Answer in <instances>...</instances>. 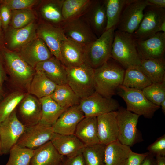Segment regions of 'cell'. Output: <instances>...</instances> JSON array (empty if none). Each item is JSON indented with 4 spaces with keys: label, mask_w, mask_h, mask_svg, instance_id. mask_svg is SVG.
I'll use <instances>...</instances> for the list:
<instances>
[{
    "label": "cell",
    "mask_w": 165,
    "mask_h": 165,
    "mask_svg": "<svg viewBox=\"0 0 165 165\" xmlns=\"http://www.w3.org/2000/svg\"><path fill=\"white\" fill-rule=\"evenodd\" d=\"M125 69L111 57L94 69L96 92L102 96L112 97L123 85Z\"/></svg>",
    "instance_id": "6da1fadb"
},
{
    "label": "cell",
    "mask_w": 165,
    "mask_h": 165,
    "mask_svg": "<svg viewBox=\"0 0 165 165\" xmlns=\"http://www.w3.org/2000/svg\"><path fill=\"white\" fill-rule=\"evenodd\" d=\"M137 40L133 34L115 31L111 58L125 70L140 64L141 59L137 50Z\"/></svg>",
    "instance_id": "7a4b0ae2"
},
{
    "label": "cell",
    "mask_w": 165,
    "mask_h": 165,
    "mask_svg": "<svg viewBox=\"0 0 165 165\" xmlns=\"http://www.w3.org/2000/svg\"><path fill=\"white\" fill-rule=\"evenodd\" d=\"M116 28L104 32L97 39L85 46L84 63L95 69L111 57Z\"/></svg>",
    "instance_id": "3957f363"
},
{
    "label": "cell",
    "mask_w": 165,
    "mask_h": 165,
    "mask_svg": "<svg viewBox=\"0 0 165 165\" xmlns=\"http://www.w3.org/2000/svg\"><path fill=\"white\" fill-rule=\"evenodd\" d=\"M66 68L67 84L80 99L95 92L93 69L85 63Z\"/></svg>",
    "instance_id": "277c9868"
},
{
    "label": "cell",
    "mask_w": 165,
    "mask_h": 165,
    "mask_svg": "<svg viewBox=\"0 0 165 165\" xmlns=\"http://www.w3.org/2000/svg\"><path fill=\"white\" fill-rule=\"evenodd\" d=\"M1 50L6 67L13 82L20 87L28 90L35 69L15 51L4 48Z\"/></svg>",
    "instance_id": "5b68a950"
},
{
    "label": "cell",
    "mask_w": 165,
    "mask_h": 165,
    "mask_svg": "<svg viewBox=\"0 0 165 165\" xmlns=\"http://www.w3.org/2000/svg\"><path fill=\"white\" fill-rule=\"evenodd\" d=\"M116 94L125 102L127 110L146 118H152L155 113L160 108V106L149 101L142 90L122 85L119 87Z\"/></svg>",
    "instance_id": "8992f818"
},
{
    "label": "cell",
    "mask_w": 165,
    "mask_h": 165,
    "mask_svg": "<svg viewBox=\"0 0 165 165\" xmlns=\"http://www.w3.org/2000/svg\"><path fill=\"white\" fill-rule=\"evenodd\" d=\"M139 117L122 107L117 111L118 140L122 144L130 147L138 141L140 135L137 124Z\"/></svg>",
    "instance_id": "52a82bcc"
},
{
    "label": "cell",
    "mask_w": 165,
    "mask_h": 165,
    "mask_svg": "<svg viewBox=\"0 0 165 165\" xmlns=\"http://www.w3.org/2000/svg\"><path fill=\"white\" fill-rule=\"evenodd\" d=\"M148 6L147 0H129L121 13L116 30L133 34L138 29Z\"/></svg>",
    "instance_id": "ba28073f"
},
{
    "label": "cell",
    "mask_w": 165,
    "mask_h": 165,
    "mask_svg": "<svg viewBox=\"0 0 165 165\" xmlns=\"http://www.w3.org/2000/svg\"><path fill=\"white\" fill-rule=\"evenodd\" d=\"M79 105L85 117H97L116 111L120 107L116 100L104 97L96 91L89 96L81 99Z\"/></svg>",
    "instance_id": "9c48e42d"
},
{
    "label": "cell",
    "mask_w": 165,
    "mask_h": 165,
    "mask_svg": "<svg viewBox=\"0 0 165 165\" xmlns=\"http://www.w3.org/2000/svg\"><path fill=\"white\" fill-rule=\"evenodd\" d=\"M15 109L0 123L1 155L9 153L10 149L16 144L26 129V127L18 119Z\"/></svg>",
    "instance_id": "30bf717a"
},
{
    "label": "cell",
    "mask_w": 165,
    "mask_h": 165,
    "mask_svg": "<svg viewBox=\"0 0 165 165\" xmlns=\"http://www.w3.org/2000/svg\"><path fill=\"white\" fill-rule=\"evenodd\" d=\"M164 21L165 9L148 6L138 28L133 34L138 40L146 39L158 32L160 25Z\"/></svg>",
    "instance_id": "8fae6325"
},
{
    "label": "cell",
    "mask_w": 165,
    "mask_h": 165,
    "mask_svg": "<svg viewBox=\"0 0 165 165\" xmlns=\"http://www.w3.org/2000/svg\"><path fill=\"white\" fill-rule=\"evenodd\" d=\"M52 126L40 122L26 127L16 145L20 147L35 150L51 140L55 134Z\"/></svg>",
    "instance_id": "7c38bea8"
},
{
    "label": "cell",
    "mask_w": 165,
    "mask_h": 165,
    "mask_svg": "<svg viewBox=\"0 0 165 165\" xmlns=\"http://www.w3.org/2000/svg\"><path fill=\"white\" fill-rule=\"evenodd\" d=\"M60 27L67 38L85 46L97 38L82 17L65 21Z\"/></svg>",
    "instance_id": "4fadbf2b"
},
{
    "label": "cell",
    "mask_w": 165,
    "mask_h": 165,
    "mask_svg": "<svg viewBox=\"0 0 165 165\" xmlns=\"http://www.w3.org/2000/svg\"><path fill=\"white\" fill-rule=\"evenodd\" d=\"M36 32L37 37L44 42L53 55L61 62V45L67 38L61 27L42 23L37 27Z\"/></svg>",
    "instance_id": "5bb4252c"
},
{
    "label": "cell",
    "mask_w": 165,
    "mask_h": 165,
    "mask_svg": "<svg viewBox=\"0 0 165 165\" xmlns=\"http://www.w3.org/2000/svg\"><path fill=\"white\" fill-rule=\"evenodd\" d=\"M17 107V112L16 111L17 116L25 127L33 126L40 122L42 106L39 99L37 97L27 93Z\"/></svg>",
    "instance_id": "9a60e30c"
},
{
    "label": "cell",
    "mask_w": 165,
    "mask_h": 165,
    "mask_svg": "<svg viewBox=\"0 0 165 165\" xmlns=\"http://www.w3.org/2000/svg\"><path fill=\"white\" fill-rule=\"evenodd\" d=\"M15 52L34 68L38 63L53 56L44 42L37 37Z\"/></svg>",
    "instance_id": "2e32d148"
},
{
    "label": "cell",
    "mask_w": 165,
    "mask_h": 165,
    "mask_svg": "<svg viewBox=\"0 0 165 165\" xmlns=\"http://www.w3.org/2000/svg\"><path fill=\"white\" fill-rule=\"evenodd\" d=\"M137 48L141 60L164 58L165 33L157 32L144 40L137 39Z\"/></svg>",
    "instance_id": "e0dca14e"
},
{
    "label": "cell",
    "mask_w": 165,
    "mask_h": 165,
    "mask_svg": "<svg viewBox=\"0 0 165 165\" xmlns=\"http://www.w3.org/2000/svg\"><path fill=\"white\" fill-rule=\"evenodd\" d=\"M79 105L65 109L52 126L54 132L62 135L75 134L77 126L85 117Z\"/></svg>",
    "instance_id": "ac0fdd59"
},
{
    "label": "cell",
    "mask_w": 165,
    "mask_h": 165,
    "mask_svg": "<svg viewBox=\"0 0 165 165\" xmlns=\"http://www.w3.org/2000/svg\"><path fill=\"white\" fill-rule=\"evenodd\" d=\"M81 17L89 24L97 38L105 31L107 19L103 0H92Z\"/></svg>",
    "instance_id": "d6986e66"
},
{
    "label": "cell",
    "mask_w": 165,
    "mask_h": 165,
    "mask_svg": "<svg viewBox=\"0 0 165 165\" xmlns=\"http://www.w3.org/2000/svg\"><path fill=\"white\" fill-rule=\"evenodd\" d=\"M116 115L117 111L97 116L100 143L107 145L118 140L119 130Z\"/></svg>",
    "instance_id": "ffe728a7"
},
{
    "label": "cell",
    "mask_w": 165,
    "mask_h": 165,
    "mask_svg": "<svg viewBox=\"0 0 165 165\" xmlns=\"http://www.w3.org/2000/svg\"><path fill=\"white\" fill-rule=\"evenodd\" d=\"M37 27L34 22L19 29L9 28L7 35L6 43L9 49L15 51L37 37Z\"/></svg>",
    "instance_id": "44dd1931"
},
{
    "label": "cell",
    "mask_w": 165,
    "mask_h": 165,
    "mask_svg": "<svg viewBox=\"0 0 165 165\" xmlns=\"http://www.w3.org/2000/svg\"><path fill=\"white\" fill-rule=\"evenodd\" d=\"M85 46L68 38L61 48V62L66 68L76 67L85 62Z\"/></svg>",
    "instance_id": "7402d4cb"
},
{
    "label": "cell",
    "mask_w": 165,
    "mask_h": 165,
    "mask_svg": "<svg viewBox=\"0 0 165 165\" xmlns=\"http://www.w3.org/2000/svg\"><path fill=\"white\" fill-rule=\"evenodd\" d=\"M50 141L59 154L66 157L82 153L85 146L75 134L55 133Z\"/></svg>",
    "instance_id": "603a6c76"
},
{
    "label": "cell",
    "mask_w": 165,
    "mask_h": 165,
    "mask_svg": "<svg viewBox=\"0 0 165 165\" xmlns=\"http://www.w3.org/2000/svg\"><path fill=\"white\" fill-rule=\"evenodd\" d=\"M35 69L42 72L57 85L67 84L66 67L53 56L38 63Z\"/></svg>",
    "instance_id": "cb8c5ba5"
},
{
    "label": "cell",
    "mask_w": 165,
    "mask_h": 165,
    "mask_svg": "<svg viewBox=\"0 0 165 165\" xmlns=\"http://www.w3.org/2000/svg\"><path fill=\"white\" fill-rule=\"evenodd\" d=\"M75 134L85 145L100 143L97 129V117H85L78 123Z\"/></svg>",
    "instance_id": "d4e9b609"
},
{
    "label": "cell",
    "mask_w": 165,
    "mask_h": 165,
    "mask_svg": "<svg viewBox=\"0 0 165 165\" xmlns=\"http://www.w3.org/2000/svg\"><path fill=\"white\" fill-rule=\"evenodd\" d=\"M64 157L50 141L34 150L30 165H60Z\"/></svg>",
    "instance_id": "484cf974"
},
{
    "label": "cell",
    "mask_w": 165,
    "mask_h": 165,
    "mask_svg": "<svg viewBox=\"0 0 165 165\" xmlns=\"http://www.w3.org/2000/svg\"><path fill=\"white\" fill-rule=\"evenodd\" d=\"M57 86L42 72L35 70L28 90V93L39 99L51 95Z\"/></svg>",
    "instance_id": "4316f807"
},
{
    "label": "cell",
    "mask_w": 165,
    "mask_h": 165,
    "mask_svg": "<svg viewBox=\"0 0 165 165\" xmlns=\"http://www.w3.org/2000/svg\"><path fill=\"white\" fill-rule=\"evenodd\" d=\"M130 147L122 144L117 140L106 145L105 165H125Z\"/></svg>",
    "instance_id": "83f0119b"
},
{
    "label": "cell",
    "mask_w": 165,
    "mask_h": 165,
    "mask_svg": "<svg viewBox=\"0 0 165 165\" xmlns=\"http://www.w3.org/2000/svg\"><path fill=\"white\" fill-rule=\"evenodd\" d=\"M138 66L152 83H160L165 79V58L141 59Z\"/></svg>",
    "instance_id": "f1b7e54d"
},
{
    "label": "cell",
    "mask_w": 165,
    "mask_h": 165,
    "mask_svg": "<svg viewBox=\"0 0 165 165\" xmlns=\"http://www.w3.org/2000/svg\"><path fill=\"white\" fill-rule=\"evenodd\" d=\"M41 104L42 113L40 123L52 126L66 109L62 108L50 96L39 99Z\"/></svg>",
    "instance_id": "f546056e"
},
{
    "label": "cell",
    "mask_w": 165,
    "mask_h": 165,
    "mask_svg": "<svg viewBox=\"0 0 165 165\" xmlns=\"http://www.w3.org/2000/svg\"><path fill=\"white\" fill-rule=\"evenodd\" d=\"M50 96L65 109L79 105L81 99L67 84L57 85L55 90Z\"/></svg>",
    "instance_id": "4dcf8cb0"
},
{
    "label": "cell",
    "mask_w": 165,
    "mask_h": 165,
    "mask_svg": "<svg viewBox=\"0 0 165 165\" xmlns=\"http://www.w3.org/2000/svg\"><path fill=\"white\" fill-rule=\"evenodd\" d=\"M152 83L138 66H131L125 70L123 86L142 90Z\"/></svg>",
    "instance_id": "1f68e13d"
},
{
    "label": "cell",
    "mask_w": 165,
    "mask_h": 165,
    "mask_svg": "<svg viewBox=\"0 0 165 165\" xmlns=\"http://www.w3.org/2000/svg\"><path fill=\"white\" fill-rule=\"evenodd\" d=\"M64 0L46 1L41 9L42 16L50 24L60 27L64 21L62 14Z\"/></svg>",
    "instance_id": "d6a6232c"
},
{
    "label": "cell",
    "mask_w": 165,
    "mask_h": 165,
    "mask_svg": "<svg viewBox=\"0 0 165 165\" xmlns=\"http://www.w3.org/2000/svg\"><path fill=\"white\" fill-rule=\"evenodd\" d=\"M92 0H64L62 14L64 21L81 17L90 6Z\"/></svg>",
    "instance_id": "836d02e7"
},
{
    "label": "cell",
    "mask_w": 165,
    "mask_h": 165,
    "mask_svg": "<svg viewBox=\"0 0 165 165\" xmlns=\"http://www.w3.org/2000/svg\"><path fill=\"white\" fill-rule=\"evenodd\" d=\"M107 23L106 30L116 26L122 12L129 0H104ZM105 30V31H106Z\"/></svg>",
    "instance_id": "e575fe53"
},
{
    "label": "cell",
    "mask_w": 165,
    "mask_h": 165,
    "mask_svg": "<svg viewBox=\"0 0 165 165\" xmlns=\"http://www.w3.org/2000/svg\"><path fill=\"white\" fill-rule=\"evenodd\" d=\"M106 145L99 143L85 145L82 154L86 165H105V153Z\"/></svg>",
    "instance_id": "d590c367"
},
{
    "label": "cell",
    "mask_w": 165,
    "mask_h": 165,
    "mask_svg": "<svg viewBox=\"0 0 165 165\" xmlns=\"http://www.w3.org/2000/svg\"><path fill=\"white\" fill-rule=\"evenodd\" d=\"M26 94L19 91L13 92L0 103V123L16 109Z\"/></svg>",
    "instance_id": "8d00e7d4"
},
{
    "label": "cell",
    "mask_w": 165,
    "mask_h": 165,
    "mask_svg": "<svg viewBox=\"0 0 165 165\" xmlns=\"http://www.w3.org/2000/svg\"><path fill=\"white\" fill-rule=\"evenodd\" d=\"M34 151L16 144L10 149L9 158L5 165H30Z\"/></svg>",
    "instance_id": "74e56055"
},
{
    "label": "cell",
    "mask_w": 165,
    "mask_h": 165,
    "mask_svg": "<svg viewBox=\"0 0 165 165\" xmlns=\"http://www.w3.org/2000/svg\"><path fill=\"white\" fill-rule=\"evenodd\" d=\"M142 90L149 101L160 106L161 102L165 99V79L160 83H152Z\"/></svg>",
    "instance_id": "f35d334b"
},
{
    "label": "cell",
    "mask_w": 165,
    "mask_h": 165,
    "mask_svg": "<svg viewBox=\"0 0 165 165\" xmlns=\"http://www.w3.org/2000/svg\"><path fill=\"white\" fill-rule=\"evenodd\" d=\"M35 18L33 11L30 8L11 11L12 27L15 29L24 27L33 22Z\"/></svg>",
    "instance_id": "ab89813d"
},
{
    "label": "cell",
    "mask_w": 165,
    "mask_h": 165,
    "mask_svg": "<svg viewBox=\"0 0 165 165\" xmlns=\"http://www.w3.org/2000/svg\"><path fill=\"white\" fill-rule=\"evenodd\" d=\"M38 1L35 0H5L3 2L13 11L29 9Z\"/></svg>",
    "instance_id": "60d3db41"
},
{
    "label": "cell",
    "mask_w": 165,
    "mask_h": 165,
    "mask_svg": "<svg viewBox=\"0 0 165 165\" xmlns=\"http://www.w3.org/2000/svg\"><path fill=\"white\" fill-rule=\"evenodd\" d=\"M148 152L154 156H165V134L158 138L147 148Z\"/></svg>",
    "instance_id": "b9f144b4"
},
{
    "label": "cell",
    "mask_w": 165,
    "mask_h": 165,
    "mask_svg": "<svg viewBox=\"0 0 165 165\" xmlns=\"http://www.w3.org/2000/svg\"><path fill=\"white\" fill-rule=\"evenodd\" d=\"M148 154L146 152L139 153L133 152H130L125 165H141Z\"/></svg>",
    "instance_id": "7bdbcfd3"
},
{
    "label": "cell",
    "mask_w": 165,
    "mask_h": 165,
    "mask_svg": "<svg viewBox=\"0 0 165 165\" xmlns=\"http://www.w3.org/2000/svg\"><path fill=\"white\" fill-rule=\"evenodd\" d=\"M11 17V10L6 5L3 3L0 7V19L4 29L7 28Z\"/></svg>",
    "instance_id": "ee69618b"
},
{
    "label": "cell",
    "mask_w": 165,
    "mask_h": 165,
    "mask_svg": "<svg viewBox=\"0 0 165 165\" xmlns=\"http://www.w3.org/2000/svg\"><path fill=\"white\" fill-rule=\"evenodd\" d=\"M60 165H86L82 153L63 158Z\"/></svg>",
    "instance_id": "f6af8a7d"
},
{
    "label": "cell",
    "mask_w": 165,
    "mask_h": 165,
    "mask_svg": "<svg viewBox=\"0 0 165 165\" xmlns=\"http://www.w3.org/2000/svg\"><path fill=\"white\" fill-rule=\"evenodd\" d=\"M141 165H157L155 157L148 152Z\"/></svg>",
    "instance_id": "bcb514c9"
},
{
    "label": "cell",
    "mask_w": 165,
    "mask_h": 165,
    "mask_svg": "<svg viewBox=\"0 0 165 165\" xmlns=\"http://www.w3.org/2000/svg\"><path fill=\"white\" fill-rule=\"evenodd\" d=\"M148 6L158 8H165V0H147Z\"/></svg>",
    "instance_id": "7dc6e473"
},
{
    "label": "cell",
    "mask_w": 165,
    "mask_h": 165,
    "mask_svg": "<svg viewBox=\"0 0 165 165\" xmlns=\"http://www.w3.org/2000/svg\"><path fill=\"white\" fill-rule=\"evenodd\" d=\"M5 76V72L1 58L0 57V86L3 82Z\"/></svg>",
    "instance_id": "c3c4849f"
},
{
    "label": "cell",
    "mask_w": 165,
    "mask_h": 165,
    "mask_svg": "<svg viewBox=\"0 0 165 165\" xmlns=\"http://www.w3.org/2000/svg\"><path fill=\"white\" fill-rule=\"evenodd\" d=\"M155 157L157 165H165V156L157 155Z\"/></svg>",
    "instance_id": "681fc988"
},
{
    "label": "cell",
    "mask_w": 165,
    "mask_h": 165,
    "mask_svg": "<svg viewBox=\"0 0 165 165\" xmlns=\"http://www.w3.org/2000/svg\"><path fill=\"white\" fill-rule=\"evenodd\" d=\"M160 32L165 33V21L163 22L160 25L159 29V32Z\"/></svg>",
    "instance_id": "f907efd6"
},
{
    "label": "cell",
    "mask_w": 165,
    "mask_h": 165,
    "mask_svg": "<svg viewBox=\"0 0 165 165\" xmlns=\"http://www.w3.org/2000/svg\"><path fill=\"white\" fill-rule=\"evenodd\" d=\"M163 113L165 114V99L163 100L161 103L160 105Z\"/></svg>",
    "instance_id": "816d5d0a"
},
{
    "label": "cell",
    "mask_w": 165,
    "mask_h": 165,
    "mask_svg": "<svg viewBox=\"0 0 165 165\" xmlns=\"http://www.w3.org/2000/svg\"><path fill=\"white\" fill-rule=\"evenodd\" d=\"M2 41L1 38L0 37V50H1L3 48L2 47Z\"/></svg>",
    "instance_id": "f5cc1de1"
},
{
    "label": "cell",
    "mask_w": 165,
    "mask_h": 165,
    "mask_svg": "<svg viewBox=\"0 0 165 165\" xmlns=\"http://www.w3.org/2000/svg\"><path fill=\"white\" fill-rule=\"evenodd\" d=\"M1 146H2L1 142V138L0 137V155H1Z\"/></svg>",
    "instance_id": "db71d44e"
},
{
    "label": "cell",
    "mask_w": 165,
    "mask_h": 165,
    "mask_svg": "<svg viewBox=\"0 0 165 165\" xmlns=\"http://www.w3.org/2000/svg\"><path fill=\"white\" fill-rule=\"evenodd\" d=\"M2 24L1 20H0V34H1V27Z\"/></svg>",
    "instance_id": "11a10c76"
},
{
    "label": "cell",
    "mask_w": 165,
    "mask_h": 165,
    "mask_svg": "<svg viewBox=\"0 0 165 165\" xmlns=\"http://www.w3.org/2000/svg\"><path fill=\"white\" fill-rule=\"evenodd\" d=\"M1 89H0V97H1Z\"/></svg>",
    "instance_id": "9f6ffc18"
}]
</instances>
